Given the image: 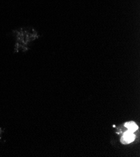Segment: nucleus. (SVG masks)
<instances>
[{
	"instance_id": "obj_3",
	"label": "nucleus",
	"mask_w": 140,
	"mask_h": 157,
	"mask_svg": "<svg viewBox=\"0 0 140 157\" xmlns=\"http://www.w3.org/2000/svg\"><path fill=\"white\" fill-rule=\"evenodd\" d=\"M124 127H125L128 130L134 133L136 131H137L138 130V124H136V123H135L133 121H128L126 123H124Z\"/></svg>"
},
{
	"instance_id": "obj_1",
	"label": "nucleus",
	"mask_w": 140,
	"mask_h": 157,
	"mask_svg": "<svg viewBox=\"0 0 140 157\" xmlns=\"http://www.w3.org/2000/svg\"><path fill=\"white\" fill-rule=\"evenodd\" d=\"M13 34L15 37V53L27 52L31 43L40 37L37 31L32 28H21L14 30Z\"/></svg>"
},
{
	"instance_id": "obj_2",
	"label": "nucleus",
	"mask_w": 140,
	"mask_h": 157,
	"mask_svg": "<svg viewBox=\"0 0 140 157\" xmlns=\"http://www.w3.org/2000/svg\"><path fill=\"white\" fill-rule=\"evenodd\" d=\"M136 139V135L134 133L127 130L124 132L121 138V143L123 145H128L133 142Z\"/></svg>"
}]
</instances>
